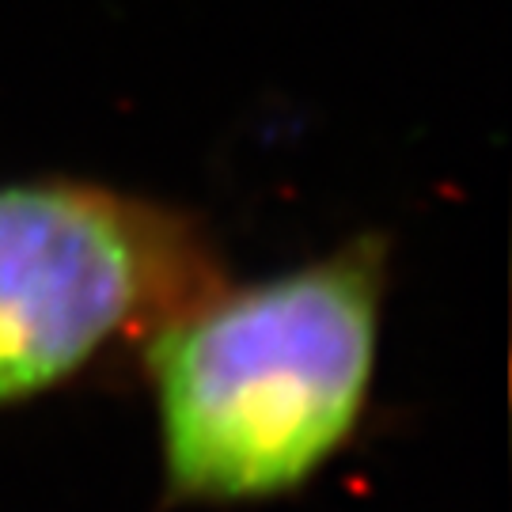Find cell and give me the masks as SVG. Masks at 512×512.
<instances>
[{
  "mask_svg": "<svg viewBox=\"0 0 512 512\" xmlns=\"http://www.w3.org/2000/svg\"><path fill=\"white\" fill-rule=\"evenodd\" d=\"M387 239L353 236L262 281H220L148 338L167 490L236 505L293 494L357 433L376 384Z\"/></svg>",
  "mask_w": 512,
  "mask_h": 512,
  "instance_id": "obj_1",
  "label": "cell"
},
{
  "mask_svg": "<svg viewBox=\"0 0 512 512\" xmlns=\"http://www.w3.org/2000/svg\"><path fill=\"white\" fill-rule=\"evenodd\" d=\"M228 281L198 220L92 179L0 183V406L42 399Z\"/></svg>",
  "mask_w": 512,
  "mask_h": 512,
  "instance_id": "obj_2",
  "label": "cell"
}]
</instances>
